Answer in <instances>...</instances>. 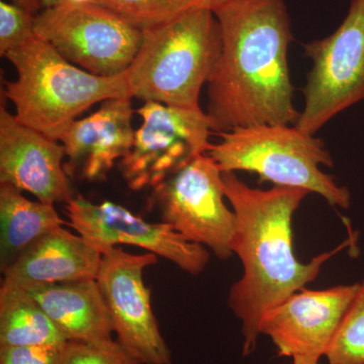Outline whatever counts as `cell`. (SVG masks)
<instances>
[{
  "label": "cell",
  "mask_w": 364,
  "mask_h": 364,
  "mask_svg": "<svg viewBox=\"0 0 364 364\" xmlns=\"http://www.w3.org/2000/svg\"><path fill=\"white\" fill-rule=\"evenodd\" d=\"M67 339L104 342L112 339L111 314L97 279L26 287Z\"/></svg>",
  "instance_id": "cell-16"
},
{
  "label": "cell",
  "mask_w": 364,
  "mask_h": 364,
  "mask_svg": "<svg viewBox=\"0 0 364 364\" xmlns=\"http://www.w3.org/2000/svg\"><path fill=\"white\" fill-rule=\"evenodd\" d=\"M35 16L23 7L0 1V54L25 45L35 37Z\"/></svg>",
  "instance_id": "cell-22"
},
{
  "label": "cell",
  "mask_w": 364,
  "mask_h": 364,
  "mask_svg": "<svg viewBox=\"0 0 364 364\" xmlns=\"http://www.w3.org/2000/svg\"><path fill=\"white\" fill-rule=\"evenodd\" d=\"M4 57L18 73L4 92L16 107V119L59 142L93 105L132 97L126 73L107 77L78 68L37 36Z\"/></svg>",
  "instance_id": "cell-4"
},
{
  "label": "cell",
  "mask_w": 364,
  "mask_h": 364,
  "mask_svg": "<svg viewBox=\"0 0 364 364\" xmlns=\"http://www.w3.org/2000/svg\"><path fill=\"white\" fill-rule=\"evenodd\" d=\"M54 205L28 200L11 184L0 183V267L11 264L45 235L63 225Z\"/></svg>",
  "instance_id": "cell-17"
},
{
  "label": "cell",
  "mask_w": 364,
  "mask_h": 364,
  "mask_svg": "<svg viewBox=\"0 0 364 364\" xmlns=\"http://www.w3.org/2000/svg\"><path fill=\"white\" fill-rule=\"evenodd\" d=\"M358 287L359 282L323 291L299 289L264 314L260 334L272 339L280 356L320 360Z\"/></svg>",
  "instance_id": "cell-12"
},
{
  "label": "cell",
  "mask_w": 364,
  "mask_h": 364,
  "mask_svg": "<svg viewBox=\"0 0 364 364\" xmlns=\"http://www.w3.org/2000/svg\"><path fill=\"white\" fill-rule=\"evenodd\" d=\"M95 4L141 31L168 23L188 9L203 6L200 0H95Z\"/></svg>",
  "instance_id": "cell-19"
},
{
  "label": "cell",
  "mask_w": 364,
  "mask_h": 364,
  "mask_svg": "<svg viewBox=\"0 0 364 364\" xmlns=\"http://www.w3.org/2000/svg\"><path fill=\"white\" fill-rule=\"evenodd\" d=\"M131 100H105L97 111L67 128L60 139L68 158L67 173L79 167L83 178L102 181L117 160L130 153L136 132L132 127L134 111Z\"/></svg>",
  "instance_id": "cell-14"
},
{
  "label": "cell",
  "mask_w": 364,
  "mask_h": 364,
  "mask_svg": "<svg viewBox=\"0 0 364 364\" xmlns=\"http://www.w3.org/2000/svg\"><path fill=\"white\" fill-rule=\"evenodd\" d=\"M64 1L70 2V4H95V0H64Z\"/></svg>",
  "instance_id": "cell-28"
},
{
  "label": "cell",
  "mask_w": 364,
  "mask_h": 364,
  "mask_svg": "<svg viewBox=\"0 0 364 364\" xmlns=\"http://www.w3.org/2000/svg\"><path fill=\"white\" fill-rule=\"evenodd\" d=\"M65 208L69 226L100 253L119 245L136 246L193 275L200 274L210 261L205 246L188 241L166 223L146 221L117 203H93L78 196Z\"/></svg>",
  "instance_id": "cell-11"
},
{
  "label": "cell",
  "mask_w": 364,
  "mask_h": 364,
  "mask_svg": "<svg viewBox=\"0 0 364 364\" xmlns=\"http://www.w3.org/2000/svg\"><path fill=\"white\" fill-rule=\"evenodd\" d=\"M223 170L208 153L193 158L154 189L162 222L221 260L233 254L236 217L225 203Z\"/></svg>",
  "instance_id": "cell-9"
},
{
  "label": "cell",
  "mask_w": 364,
  "mask_h": 364,
  "mask_svg": "<svg viewBox=\"0 0 364 364\" xmlns=\"http://www.w3.org/2000/svg\"><path fill=\"white\" fill-rule=\"evenodd\" d=\"M59 141L26 126L0 107V183L28 191L40 202L57 205L74 198Z\"/></svg>",
  "instance_id": "cell-13"
},
{
  "label": "cell",
  "mask_w": 364,
  "mask_h": 364,
  "mask_svg": "<svg viewBox=\"0 0 364 364\" xmlns=\"http://www.w3.org/2000/svg\"><path fill=\"white\" fill-rule=\"evenodd\" d=\"M14 4L20 7H23L26 11H30L31 14H38L40 13L43 6V0H13Z\"/></svg>",
  "instance_id": "cell-24"
},
{
  "label": "cell",
  "mask_w": 364,
  "mask_h": 364,
  "mask_svg": "<svg viewBox=\"0 0 364 364\" xmlns=\"http://www.w3.org/2000/svg\"><path fill=\"white\" fill-rule=\"evenodd\" d=\"M223 181L236 217L232 250L244 269L230 289L228 303L242 322L243 354L249 355L257 345L264 314L317 279L326 261L344 245L301 262L294 253L291 222L310 193L289 186L251 188L235 172H223Z\"/></svg>",
  "instance_id": "cell-2"
},
{
  "label": "cell",
  "mask_w": 364,
  "mask_h": 364,
  "mask_svg": "<svg viewBox=\"0 0 364 364\" xmlns=\"http://www.w3.org/2000/svg\"><path fill=\"white\" fill-rule=\"evenodd\" d=\"M294 364H318V359L311 358H294Z\"/></svg>",
  "instance_id": "cell-26"
},
{
  "label": "cell",
  "mask_w": 364,
  "mask_h": 364,
  "mask_svg": "<svg viewBox=\"0 0 364 364\" xmlns=\"http://www.w3.org/2000/svg\"><path fill=\"white\" fill-rule=\"evenodd\" d=\"M97 282L111 314L117 341L141 364H173L151 305L144 270L156 264V254L104 251Z\"/></svg>",
  "instance_id": "cell-10"
},
{
  "label": "cell",
  "mask_w": 364,
  "mask_h": 364,
  "mask_svg": "<svg viewBox=\"0 0 364 364\" xmlns=\"http://www.w3.org/2000/svg\"><path fill=\"white\" fill-rule=\"evenodd\" d=\"M203 6H207L208 9H213L215 7L221 6L223 4L230 1V0H200Z\"/></svg>",
  "instance_id": "cell-25"
},
{
  "label": "cell",
  "mask_w": 364,
  "mask_h": 364,
  "mask_svg": "<svg viewBox=\"0 0 364 364\" xmlns=\"http://www.w3.org/2000/svg\"><path fill=\"white\" fill-rule=\"evenodd\" d=\"M35 33L72 64L107 77L126 73L143 36L104 6L65 1L36 14Z\"/></svg>",
  "instance_id": "cell-6"
},
{
  "label": "cell",
  "mask_w": 364,
  "mask_h": 364,
  "mask_svg": "<svg viewBox=\"0 0 364 364\" xmlns=\"http://www.w3.org/2000/svg\"><path fill=\"white\" fill-rule=\"evenodd\" d=\"M63 332L32 294L4 279L0 287V347L63 348Z\"/></svg>",
  "instance_id": "cell-18"
},
{
  "label": "cell",
  "mask_w": 364,
  "mask_h": 364,
  "mask_svg": "<svg viewBox=\"0 0 364 364\" xmlns=\"http://www.w3.org/2000/svg\"><path fill=\"white\" fill-rule=\"evenodd\" d=\"M102 257L80 235L61 227L33 243L1 272L4 279L23 289L97 279Z\"/></svg>",
  "instance_id": "cell-15"
},
{
  "label": "cell",
  "mask_w": 364,
  "mask_h": 364,
  "mask_svg": "<svg viewBox=\"0 0 364 364\" xmlns=\"http://www.w3.org/2000/svg\"><path fill=\"white\" fill-rule=\"evenodd\" d=\"M59 364H141L117 340L85 342L69 340Z\"/></svg>",
  "instance_id": "cell-21"
},
{
  "label": "cell",
  "mask_w": 364,
  "mask_h": 364,
  "mask_svg": "<svg viewBox=\"0 0 364 364\" xmlns=\"http://www.w3.org/2000/svg\"><path fill=\"white\" fill-rule=\"evenodd\" d=\"M304 49L313 67L304 88L305 107L294 127L315 135L333 117L364 100V0H351L339 28Z\"/></svg>",
  "instance_id": "cell-7"
},
{
  "label": "cell",
  "mask_w": 364,
  "mask_h": 364,
  "mask_svg": "<svg viewBox=\"0 0 364 364\" xmlns=\"http://www.w3.org/2000/svg\"><path fill=\"white\" fill-rule=\"evenodd\" d=\"M220 136L208 154L223 171L253 172L274 186L317 193L334 207L350 205L348 188L321 169L333 166V160L315 135L289 124H256L221 132Z\"/></svg>",
  "instance_id": "cell-5"
},
{
  "label": "cell",
  "mask_w": 364,
  "mask_h": 364,
  "mask_svg": "<svg viewBox=\"0 0 364 364\" xmlns=\"http://www.w3.org/2000/svg\"><path fill=\"white\" fill-rule=\"evenodd\" d=\"M64 0H43V6L44 9H49V7L58 6Z\"/></svg>",
  "instance_id": "cell-27"
},
{
  "label": "cell",
  "mask_w": 364,
  "mask_h": 364,
  "mask_svg": "<svg viewBox=\"0 0 364 364\" xmlns=\"http://www.w3.org/2000/svg\"><path fill=\"white\" fill-rule=\"evenodd\" d=\"M142 42L126 72L132 97L200 107V95L222 51L214 11L198 6L163 25L142 31Z\"/></svg>",
  "instance_id": "cell-3"
},
{
  "label": "cell",
  "mask_w": 364,
  "mask_h": 364,
  "mask_svg": "<svg viewBox=\"0 0 364 364\" xmlns=\"http://www.w3.org/2000/svg\"><path fill=\"white\" fill-rule=\"evenodd\" d=\"M62 348L0 347V364H59Z\"/></svg>",
  "instance_id": "cell-23"
},
{
  "label": "cell",
  "mask_w": 364,
  "mask_h": 364,
  "mask_svg": "<svg viewBox=\"0 0 364 364\" xmlns=\"http://www.w3.org/2000/svg\"><path fill=\"white\" fill-rule=\"evenodd\" d=\"M136 112L143 123L135 132L130 153L121 160L122 174L133 191L158 188L210 151L212 123L200 107L147 102Z\"/></svg>",
  "instance_id": "cell-8"
},
{
  "label": "cell",
  "mask_w": 364,
  "mask_h": 364,
  "mask_svg": "<svg viewBox=\"0 0 364 364\" xmlns=\"http://www.w3.org/2000/svg\"><path fill=\"white\" fill-rule=\"evenodd\" d=\"M325 358L329 364H364V279Z\"/></svg>",
  "instance_id": "cell-20"
},
{
  "label": "cell",
  "mask_w": 364,
  "mask_h": 364,
  "mask_svg": "<svg viewBox=\"0 0 364 364\" xmlns=\"http://www.w3.org/2000/svg\"><path fill=\"white\" fill-rule=\"evenodd\" d=\"M222 51L208 81L207 114L213 130L256 124L294 126L289 72L291 21L284 0H230L212 9Z\"/></svg>",
  "instance_id": "cell-1"
}]
</instances>
